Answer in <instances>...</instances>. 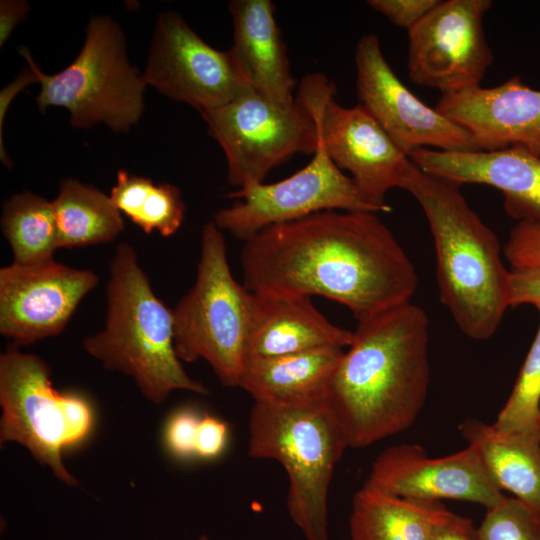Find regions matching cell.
I'll return each mask as SVG.
<instances>
[{"mask_svg":"<svg viewBox=\"0 0 540 540\" xmlns=\"http://www.w3.org/2000/svg\"><path fill=\"white\" fill-rule=\"evenodd\" d=\"M243 285L252 293L319 295L357 321L411 302L418 276L391 230L369 211H322L245 240Z\"/></svg>","mask_w":540,"mask_h":540,"instance_id":"obj_1","label":"cell"},{"mask_svg":"<svg viewBox=\"0 0 540 540\" xmlns=\"http://www.w3.org/2000/svg\"><path fill=\"white\" fill-rule=\"evenodd\" d=\"M429 319L408 302L358 321L329 383L326 399L350 448L408 429L430 383Z\"/></svg>","mask_w":540,"mask_h":540,"instance_id":"obj_2","label":"cell"},{"mask_svg":"<svg viewBox=\"0 0 540 540\" xmlns=\"http://www.w3.org/2000/svg\"><path fill=\"white\" fill-rule=\"evenodd\" d=\"M460 187L413 162L402 185L429 224L442 304L466 336L483 341L496 333L510 308V270L496 234L469 206Z\"/></svg>","mask_w":540,"mask_h":540,"instance_id":"obj_3","label":"cell"},{"mask_svg":"<svg viewBox=\"0 0 540 540\" xmlns=\"http://www.w3.org/2000/svg\"><path fill=\"white\" fill-rule=\"evenodd\" d=\"M109 272L105 326L83 340L84 350L105 369L132 378L153 404L176 390L208 395L184 370L174 345L173 310L154 294L132 245L116 247Z\"/></svg>","mask_w":540,"mask_h":540,"instance_id":"obj_4","label":"cell"},{"mask_svg":"<svg viewBox=\"0 0 540 540\" xmlns=\"http://www.w3.org/2000/svg\"><path fill=\"white\" fill-rule=\"evenodd\" d=\"M346 448L326 395L290 403L254 401L248 454L283 466L289 479L287 510L306 540H330L329 487Z\"/></svg>","mask_w":540,"mask_h":540,"instance_id":"obj_5","label":"cell"},{"mask_svg":"<svg viewBox=\"0 0 540 540\" xmlns=\"http://www.w3.org/2000/svg\"><path fill=\"white\" fill-rule=\"evenodd\" d=\"M19 54L41 85L35 98L41 112L62 107L69 112L73 127L105 124L114 132H127L140 120L147 85L130 64L124 33L110 16L89 20L80 52L58 73H44L25 46Z\"/></svg>","mask_w":540,"mask_h":540,"instance_id":"obj_6","label":"cell"},{"mask_svg":"<svg viewBox=\"0 0 540 540\" xmlns=\"http://www.w3.org/2000/svg\"><path fill=\"white\" fill-rule=\"evenodd\" d=\"M252 298V292L232 275L223 231L208 221L202 230L195 283L173 309L179 359H203L221 384L238 387Z\"/></svg>","mask_w":540,"mask_h":540,"instance_id":"obj_7","label":"cell"},{"mask_svg":"<svg viewBox=\"0 0 540 540\" xmlns=\"http://www.w3.org/2000/svg\"><path fill=\"white\" fill-rule=\"evenodd\" d=\"M0 406L1 445H22L59 481L77 486L62 455L90 435L94 425L90 402L79 393L55 389L49 365L13 345L0 355Z\"/></svg>","mask_w":540,"mask_h":540,"instance_id":"obj_8","label":"cell"},{"mask_svg":"<svg viewBox=\"0 0 540 540\" xmlns=\"http://www.w3.org/2000/svg\"><path fill=\"white\" fill-rule=\"evenodd\" d=\"M200 114L225 154L227 181L237 189L264 182L275 167L296 154H314L318 146L316 123L296 97L284 107L249 89Z\"/></svg>","mask_w":540,"mask_h":540,"instance_id":"obj_9","label":"cell"},{"mask_svg":"<svg viewBox=\"0 0 540 540\" xmlns=\"http://www.w3.org/2000/svg\"><path fill=\"white\" fill-rule=\"evenodd\" d=\"M335 96V84L320 73L305 76L296 91L329 157L350 172L369 204L388 212L386 195L393 188L402 189L412 161L360 104L345 107Z\"/></svg>","mask_w":540,"mask_h":540,"instance_id":"obj_10","label":"cell"},{"mask_svg":"<svg viewBox=\"0 0 540 540\" xmlns=\"http://www.w3.org/2000/svg\"><path fill=\"white\" fill-rule=\"evenodd\" d=\"M238 199L213 218L221 231L247 240L261 230L329 211H378L361 195L350 176L333 162L318 137L311 161L274 183H256L227 194Z\"/></svg>","mask_w":540,"mask_h":540,"instance_id":"obj_11","label":"cell"},{"mask_svg":"<svg viewBox=\"0 0 540 540\" xmlns=\"http://www.w3.org/2000/svg\"><path fill=\"white\" fill-rule=\"evenodd\" d=\"M490 0L439 1L408 31L407 69L441 95L480 86L493 62L483 30Z\"/></svg>","mask_w":540,"mask_h":540,"instance_id":"obj_12","label":"cell"},{"mask_svg":"<svg viewBox=\"0 0 540 540\" xmlns=\"http://www.w3.org/2000/svg\"><path fill=\"white\" fill-rule=\"evenodd\" d=\"M142 76L146 85L200 113L252 89L230 50L210 46L172 11L157 18Z\"/></svg>","mask_w":540,"mask_h":540,"instance_id":"obj_13","label":"cell"},{"mask_svg":"<svg viewBox=\"0 0 540 540\" xmlns=\"http://www.w3.org/2000/svg\"><path fill=\"white\" fill-rule=\"evenodd\" d=\"M359 104L409 156L420 148L477 151L462 127L418 99L387 62L375 34L361 36L355 48Z\"/></svg>","mask_w":540,"mask_h":540,"instance_id":"obj_14","label":"cell"},{"mask_svg":"<svg viewBox=\"0 0 540 540\" xmlns=\"http://www.w3.org/2000/svg\"><path fill=\"white\" fill-rule=\"evenodd\" d=\"M98 284L91 270L54 259L0 269V333L15 346L56 336L66 328L82 299Z\"/></svg>","mask_w":540,"mask_h":540,"instance_id":"obj_15","label":"cell"},{"mask_svg":"<svg viewBox=\"0 0 540 540\" xmlns=\"http://www.w3.org/2000/svg\"><path fill=\"white\" fill-rule=\"evenodd\" d=\"M365 484L392 496L425 502L467 501L486 510L505 496L470 445L443 457H430L418 444L388 447L372 463Z\"/></svg>","mask_w":540,"mask_h":540,"instance_id":"obj_16","label":"cell"},{"mask_svg":"<svg viewBox=\"0 0 540 540\" xmlns=\"http://www.w3.org/2000/svg\"><path fill=\"white\" fill-rule=\"evenodd\" d=\"M435 108L468 132L477 151L522 146L540 157V90L520 76L441 95Z\"/></svg>","mask_w":540,"mask_h":540,"instance_id":"obj_17","label":"cell"},{"mask_svg":"<svg viewBox=\"0 0 540 540\" xmlns=\"http://www.w3.org/2000/svg\"><path fill=\"white\" fill-rule=\"evenodd\" d=\"M410 160L421 170L463 184L499 190L506 213L540 226V157L522 146L496 151H440L420 148Z\"/></svg>","mask_w":540,"mask_h":540,"instance_id":"obj_18","label":"cell"},{"mask_svg":"<svg viewBox=\"0 0 540 540\" xmlns=\"http://www.w3.org/2000/svg\"><path fill=\"white\" fill-rule=\"evenodd\" d=\"M245 360L322 348L345 349L353 331L331 323L309 296L252 293Z\"/></svg>","mask_w":540,"mask_h":540,"instance_id":"obj_19","label":"cell"},{"mask_svg":"<svg viewBox=\"0 0 540 540\" xmlns=\"http://www.w3.org/2000/svg\"><path fill=\"white\" fill-rule=\"evenodd\" d=\"M228 9L233 23V45L229 50L249 86L278 105H294L296 80L275 20L273 2L232 0Z\"/></svg>","mask_w":540,"mask_h":540,"instance_id":"obj_20","label":"cell"},{"mask_svg":"<svg viewBox=\"0 0 540 540\" xmlns=\"http://www.w3.org/2000/svg\"><path fill=\"white\" fill-rule=\"evenodd\" d=\"M344 349L247 359L238 387L254 401L290 403L326 395Z\"/></svg>","mask_w":540,"mask_h":540,"instance_id":"obj_21","label":"cell"},{"mask_svg":"<svg viewBox=\"0 0 540 540\" xmlns=\"http://www.w3.org/2000/svg\"><path fill=\"white\" fill-rule=\"evenodd\" d=\"M459 431L497 487L540 512V438L503 433L475 418L460 423Z\"/></svg>","mask_w":540,"mask_h":540,"instance_id":"obj_22","label":"cell"},{"mask_svg":"<svg viewBox=\"0 0 540 540\" xmlns=\"http://www.w3.org/2000/svg\"><path fill=\"white\" fill-rule=\"evenodd\" d=\"M449 510L441 502L392 496L367 484L355 493L349 518L351 540H429Z\"/></svg>","mask_w":540,"mask_h":540,"instance_id":"obj_23","label":"cell"},{"mask_svg":"<svg viewBox=\"0 0 540 540\" xmlns=\"http://www.w3.org/2000/svg\"><path fill=\"white\" fill-rule=\"evenodd\" d=\"M52 204L59 248L109 243L124 230L111 197L79 180H62Z\"/></svg>","mask_w":540,"mask_h":540,"instance_id":"obj_24","label":"cell"},{"mask_svg":"<svg viewBox=\"0 0 540 540\" xmlns=\"http://www.w3.org/2000/svg\"><path fill=\"white\" fill-rule=\"evenodd\" d=\"M1 229L12 250V263L47 262L59 248L52 201L28 191L5 201Z\"/></svg>","mask_w":540,"mask_h":540,"instance_id":"obj_25","label":"cell"},{"mask_svg":"<svg viewBox=\"0 0 540 540\" xmlns=\"http://www.w3.org/2000/svg\"><path fill=\"white\" fill-rule=\"evenodd\" d=\"M110 197L121 213L145 233L175 234L185 216L181 190L172 184H154L150 178L119 170Z\"/></svg>","mask_w":540,"mask_h":540,"instance_id":"obj_26","label":"cell"},{"mask_svg":"<svg viewBox=\"0 0 540 540\" xmlns=\"http://www.w3.org/2000/svg\"><path fill=\"white\" fill-rule=\"evenodd\" d=\"M540 315V309L538 310ZM492 426L540 438V321L512 391Z\"/></svg>","mask_w":540,"mask_h":540,"instance_id":"obj_27","label":"cell"},{"mask_svg":"<svg viewBox=\"0 0 540 540\" xmlns=\"http://www.w3.org/2000/svg\"><path fill=\"white\" fill-rule=\"evenodd\" d=\"M477 530L481 540H540V512L505 495L486 510Z\"/></svg>","mask_w":540,"mask_h":540,"instance_id":"obj_28","label":"cell"},{"mask_svg":"<svg viewBox=\"0 0 540 540\" xmlns=\"http://www.w3.org/2000/svg\"><path fill=\"white\" fill-rule=\"evenodd\" d=\"M201 415L192 408L176 410L164 428V442L169 452L180 459L196 457V438Z\"/></svg>","mask_w":540,"mask_h":540,"instance_id":"obj_29","label":"cell"},{"mask_svg":"<svg viewBox=\"0 0 540 540\" xmlns=\"http://www.w3.org/2000/svg\"><path fill=\"white\" fill-rule=\"evenodd\" d=\"M503 253L511 268L540 266V226L517 222L510 231Z\"/></svg>","mask_w":540,"mask_h":540,"instance_id":"obj_30","label":"cell"},{"mask_svg":"<svg viewBox=\"0 0 540 540\" xmlns=\"http://www.w3.org/2000/svg\"><path fill=\"white\" fill-rule=\"evenodd\" d=\"M438 0H369L368 5L385 16L394 25L409 31L432 8Z\"/></svg>","mask_w":540,"mask_h":540,"instance_id":"obj_31","label":"cell"},{"mask_svg":"<svg viewBox=\"0 0 540 540\" xmlns=\"http://www.w3.org/2000/svg\"><path fill=\"white\" fill-rule=\"evenodd\" d=\"M227 441V424L214 415H201L196 438V457L210 460L220 456Z\"/></svg>","mask_w":540,"mask_h":540,"instance_id":"obj_32","label":"cell"},{"mask_svg":"<svg viewBox=\"0 0 540 540\" xmlns=\"http://www.w3.org/2000/svg\"><path fill=\"white\" fill-rule=\"evenodd\" d=\"M509 304H531L540 309V266L511 268Z\"/></svg>","mask_w":540,"mask_h":540,"instance_id":"obj_33","label":"cell"},{"mask_svg":"<svg viewBox=\"0 0 540 540\" xmlns=\"http://www.w3.org/2000/svg\"><path fill=\"white\" fill-rule=\"evenodd\" d=\"M429 540H481L472 519L449 512L434 526Z\"/></svg>","mask_w":540,"mask_h":540,"instance_id":"obj_34","label":"cell"},{"mask_svg":"<svg viewBox=\"0 0 540 540\" xmlns=\"http://www.w3.org/2000/svg\"><path fill=\"white\" fill-rule=\"evenodd\" d=\"M30 11L23 0H2L0 2V46L9 39L14 28L24 20Z\"/></svg>","mask_w":540,"mask_h":540,"instance_id":"obj_35","label":"cell"},{"mask_svg":"<svg viewBox=\"0 0 540 540\" xmlns=\"http://www.w3.org/2000/svg\"><path fill=\"white\" fill-rule=\"evenodd\" d=\"M38 82L33 69L28 66L23 69L16 79L1 91L0 96V137L2 135L3 118L14 96L26 86Z\"/></svg>","mask_w":540,"mask_h":540,"instance_id":"obj_36","label":"cell"},{"mask_svg":"<svg viewBox=\"0 0 540 540\" xmlns=\"http://www.w3.org/2000/svg\"><path fill=\"white\" fill-rule=\"evenodd\" d=\"M193 540H210V539L206 535H201V536H199V537H197V538H195Z\"/></svg>","mask_w":540,"mask_h":540,"instance_id":"obj_37","label":"cell"}]
</instances>
